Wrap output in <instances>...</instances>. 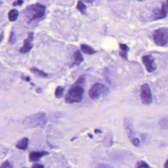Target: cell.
<instances>
[{
    "label": "cell",
    "instance_id": "obj_1",
    "mask_svg": "<svg viewBox=\"0 0 168 168\" xmlns=\"http://www.w3.org/2000/svg\"><path fill=\"white\" fill-rule=\"evenodd\" d=\"M85 80L84 76H81L70 88L65 97L67 103H78L82 101L84 93V85Z\"/></svg>",
    "mask_w": 168,
    "mask_h": 168
},
{
    "label": "cell",
    "instance_id": "obj_26",
    "mask_svg": "<svg viewBox=\"0 0 168 168\" xmlns=\"http://www.w3.org/2000/svg\"><path fill=\"white\" fill-rule=\"evenodd\" d=\"M22 78H23V79L25 80V81H28V82H29L30 81L31 78L29 76H22Z\"/></svg>",
    "mask_w": 168,
    "mask_h": 168
},
{
    "label": "cell",
    "instance_id": "obj_24",
    "mask_svg": "<svg viewBox=\"0 0 168 168\" xmlns=\"http://www.w3.org/2000/svg\"><path fill=\"white\" fill-rule=\"evenodd\" d=\"M119 55L123 59L127 60V52L121 51L119 52Z\"/></svg>",
    "mask_w": 168,
    "mask_h": 168
},
{
    "label": "cell",
    "instance_id": "obj_25",
    "mask_svg": "<svg viewBox=\"0 0 168 168\" xmlns=\"http://www.w3.org/2000/svg\"><path fill=\"white\" fill-rule=\"evenodd\" d=\"M44 166L42 164H34L32 166V168H44Z\"/></svg>",
    "mask_w": 168,
    "mask_h": 168
},
{
    "label": "cell",
    "instance_id": "obj_11",
    "mask_svg": "<svg viewBox=\"0 0 168 168\" xmlns=\"http://www.w3.org/2000/svg\"><path fill=\"white\" fill-rule=\"evenodd\" d=\"M29 139L27 138H23L17 142L16 147L20 150H26L28 147Z\"/></svg>",
    "mask_w": 168,
    "mask_h": 168
},
{
    "label": "cell",
    "instance_id": "obj_7",
    "mask_svg": "<svg viewBox=\"0 0 168 168\" xmlns=\"http://www.w3.org/2000/svg\"><path fill=\"white\" fill-rule=\"evenodd\" d=\"M142 61L147 72L152 73L156 70V67L155 65L153 57L151 55H147L143 56Z\"/></svg>",
    "mask_w": 168,
    "mask_h": 168
},
{
    "label": "cell",
    "instance_id": "obj_18",
    "mask_svg": "<svg viewBox=\"0 0 168 168\" xmlns=\"http://www.w3.org/2000/svg\"><path fill=\"white\" fill-rule=\"evenodd\" d=\"M136 168H150V166L147 164V163L145 162V161H141L136 164Z\"/></svg>",
    "mask_w": 168,
    "mask_h": 168
},
{
    "label": "cell",
    "instance_id": "obj_28",
    "mask_svg": "<svg viewBox=\"0 0 168 168\" xmlns=\"http://www.w3.org/2000/svg\"><path fill=\"white\" fill-rule=\"evenodd\" d=\"M36 92L38 93H40L42 92V89L40 88H38L36 89Z\"/></svg>",
    "mask_w": 168,
    "mask_h": 168
},
{
    "label": "cell",
    "instance_id": "obj_17",
    "mask_svg": "<svg viewBox=\"0 0 168 168\" xmlns=\"http://www.w3.org/2000/svg\"><path fill=\"white\" fill-rule=\"evenodd\" d=\"M76 8L82 14H85L86 12V6H85V4L82 3V1L80 0L78 1Z\"/></svg>",
    "mask_w": 168,
    "mask_h": 168
},
{
    "label": "cell",
    "instance_id": "obj_9",
    "mask_svg": "<svg viewBox=\"0 0 168 168\" xmlns=\"http://www.w3.org/2000/svg\"><path fill=\"white\" fill-rule=\"evenodd\" d=\"M168 14V1L162 4L161 10H157L154 12V20H158L164 18L167 16Z\"/></svg>",
    "mask_w": 168,
    "mask_h": 168
},
{
    "label": "cell",
    "instance_id": "obj_31",
    "mask_svg": "<svg viewBox=\"0 0 168 168\" xmlns=\"http://www.w3.org/2000/svg\"><path fill=\"white\" fill-rule=\"evenodd\" d=\"M85 1L87 3H91L92 2V0H85Z\"/></svg>",
    "mask_w": 168,
    "mask_h": 168
},
{
    "label": "cell",
    "instance_id": "obj_8",
    "mask_svg": "<svg viewBox=\"0 0 168 168\" xmlns=\"http://www.w3.org/2000/svg\"><path fill=\"white\" fill-rule=\"evenodd\" d=\"M33 40L34 33L30 32L28 34L27 38L24 40L23 46L20 48L19 52L22 54H25L30 51L33 48L32 43Z\"/></svg>",
    "mask_w": 168,
    "mask_h": 168
},
{
    "label": "cell",
    "instance_id": "obj_12",
    "mask_svg": "<svg viewBox=\"0 0 168 168\" xmlns=\"http://www.w3.org/2000/svg\"><path fill=\"white\" fill-rule=\"evenodd\" d=\"M81 50L84 53L87 54L92 55L96 53V51L93 49L91 46L85 44L81 45Z\"/></svg>",
    "mask_w": 168,
    "mask_h": 168
},
{
    "label": "cell",
    "instance_id": "obj_16",
    "mask_svg": "<svg viewBox=\"0 0 168 168\" xmlns=\"http://www.w3.org/2000/svg\"><path fill=\"white\" fill-rule=\"evenodd\" d=\"M64 91V88L63 86H58L55 91V96L58 99L62 98L63 96Z\"/></svg>",
    "mask_w": 168,
    "mask_h": 168
},
{
    "label": "cell",
    "instance_id": "obj_4",
    "mask_svg": "<svg viewBox=\"0 0 168 168\" xmlns=\"http://www.w3.org/2000/svg\"><path fill=\"white\" fill-rule=\"evenodd\" d=\"M154 41L159 46H165L168 42V30L167 28H162L155 31L153 34Z\"/></svg>",
    "mask_w": 168,
    "mask_h": 168
},
{
    "label": "cell",
    "instance_id": "obj_3",
    "mask_svg": "<svg viewBox=\"0 0 168 168\" xmlns=\"http://www.w3.org/2000/svg\"><path fill=\"white\" fill-rule=\"evenodd\" d=\"M109 92V89L106 86L102 84L97 83L92 86L89 91L90 98L93 100L99 99L102 96H106Z\"/></svg>",
    "mask_w": 168,
    "mask_h": 168
},
{
    "label": "cell",
    "instance_id": "obj_10",
    "mask_svg": "<svg viewBox=\"0 0 168 168\" xmlns=\"http://www.w3.org/2000/svg\"><path fill=\"white\" fill-rule=\"evenodd\" d=\"M49 152L45 151H34L29 153V159L30 162H36L39 161L40 158L49 155Z\"/></svg>",
    "mask_w": 168,
    "mask_h": 168
},
{
    "label": "cell",
    "instance_id": "obj_32",
    "mask_svg": "<svg viewBox=\"0 0 168 168\" xmlns=\"http://www.w3.org/2000/svg\"><path fill=\"white\" fill-rule=\"evenodd\" d=\"M88 136H89V137L91 138V139H92V138H93V136H92V135H91V134H88Z\"/></svg>",
    "mask_w": 168,
    "mask_h": 168
},
{
    "label": "cell",
    "instance_id": "obj_27",
    "mask_svg": "<svg viewBox=\"0 0 168 168\" xmlns=\"http://www.w3.org/2000/svg\"><path fill=\"white\" fill-rule=\"evenodd\" d=\"M4 33L2 32L1 34H0V43H1L2 40L4 39Z\"/></svg>",
    "mask_w": 168,
    "mask_h": 168
},
{
    "label": "cell",
    "instance_id": "obj_29",
    "mask_svg": "<svg viewBox=\"0 0 168 168\" xmlns=\"http://www.w3.org/2000/svg\"><path fill=\"white\" fill-rule=\"evenodd\" d=\"M94 132H95V133H102V131L101 130L98 129L95 130Z\"/></svg>",
    "mask_w": 168,
    "mask_h": 168
},
{
    "label": "cell",
    "instance_id": "obj_33",
    "mask_svg": "<svg viewBox=\"0 0 168 168\" xmlns=\"http://www.w3.org/2000/svg\"><path fill=\"white\" fill-rule=\"evenodd\" d=\"M77 137H75V138H73V139H71V141H73V140H74V139H77Z\"/></svg>",
    "mask_w": 168,
    "mask_h": 168
},
{
    "label": "cell",
    "instance_id": "obj_23",
    "mask_svg": "<svg viewBox=\"0 0 168 168\" xmlns=\"http://www.w3.org/2000/svg\"><path fill=\"white\" fill-rule=\"evenodd\" d=\"M23 3H24L23 0H17L16 1L13 2L12 5L13 6H15H15H21V5L23 4Z\"/></svg>",
    "mask_w": 168,
    "mask_h": 168
},
{
    "label": "cell",
    "instance_id": "obj_5",
    "mask_svg": "<svg viewBox=\"0 0 168 168\" xmlns=\"http://www.w3.org/2000/svg\"><path fill=\"white\" fill-rule=\"evenodd\" d=\"M29 10L30 12H33L30 19V22L33 20L40 19L45 16V7L40 4L37 3L33 4L29 7Z\"/></svg>",
    "mask_w": 168,
    "mask_h": 168
},
{
    "label": "cell",
    "instance_id": "obj_20",
    "mask_svg": "<svg viewBox=\"0 0 168 168\" xmlns=\"http://www.w3.org/2000/svg\"><path fill=\"white\" fill-rule=\"evenodd\" d=\"M15 33L13 32H11L10 38H9V43L13 44L15 43Z\"/></svg>",
    "mask_w": 168,
    "mask_h": 168
},
{
    "label": "cell",
    "instance_id": "obj_2",
    "mask_svg": "<svg viewBox=\"0 0 168 168\" xmlns=\"http://www.w3.org/2000/svg\"><path fill=\"white\" fill-rule=\"evenodd\" d=\"M46 122V114L44 112H39L27 117L23 123L28 128H33L43 127Z\"/></svg>",
    "mask_w": 168,
    "mask_h": 168
},
{
    "label": "cell",
    "instance_id": "obj_30",
    "mask_svg": "<svg viewBox=\"0 0 168 168\" xmlns=\"http://www.w3.org/2000/svg\"><path fill=\"white\" fill-rule=\"evenodd\" d=\"M168 161L167 160L166 161V162L165 164V166H164V167L165 168H168Z\"/></svg>",
    "mask_w": 168,
    "mask_h": 168
},
{
    "label": "cell",
    "instance_id": "obj_6",
    "mask_svg": "<svg viewBox=\"0 0 168 168\" xmlns=\"http://www.w3.org/2000/svg\"><path fill=\"white\" fill-rule=\"evenodd\" d=\"M141 98L142 103L145 105H149L152 102L151 89L147 84H144L141 86Z\"/></svg>",
    "mask_w": 168,
    "mask_h": 168
},
{
    "label": "cell",
    "instance_id": "obj_19",
    "mask_svg": "<svg viewBox=\"0 0 168 168\" xmlns=\"http://www.w3.org/2000/svg\"><path fill=\"white\" fill-rule=\"evenodd\" d=\"M119 47L121 49V51H123L128 52V51H129V48L125 44L123 43H119Z\"/></svg>",
    "mask_w": 168,
    "mask_h": 168
},
{
    "label": "cell",
    "instance_id": "obj_34",
    "mask_svg": "<svg viewBox=\"0 0 168 168\" xmlns=\"http://www.w3.org/2000/svg\"><path fill=\"white\" fill-rule=\"evenodd\" d=\"M139 1H145V0H139Z\"/></svg>",
    "mask_w": 168,
    "mask_h": 168
},
{
    "label": "cell",
    "instance_id": "obj_21",
    "mask_svg": "<svg viewBox=\"0 0 168 168\" xmlns=\"http://www.w3.org/2000/svg\"><path fill=\"white\" fill-rule=\"evenodd\" d=\"M1 168H12L13 166L12 165V164H10V162L8 161H6L3 163L1 166Z\"/></svg>",
    "mask_w": 168,
    "mask_h": 168
},
{
    "label": "cell",
    "instance_id": "obj_14",
    "mask_svg": "<svg viewBox=\"0 0 168 168\" xmlns=\"http://www.w3.org/2000/svg\"><path fill=\"white\" fill-rule=\"evenodd\" d=\"M30 72L34 75H37V76L43 77V78H46L48 76V73H45L43 70H40V69H37V67H34L31 68Z\"/></svg>",
    "mask_w": 168,
    "mask_h": 168
},
{
    "label": "cell",
    "instance_id": "obj_15",
    "mask_svg": "<svg viewBox=\"0 0 168 168\" xmlns=\"http://www.w3.org/2000/svg\"><path fill=\"white\" fill-rule=\"evenodd\" d=\"M74 58L75 62L73 65H79L84 61V57L79 51H77L75 53Z\"/></svg>",
    "mask_w": 168,
    "mask_h": 168
},
{
    "label": "cell",
    "instance_id": "obj_22",
    "mask_svg": "<svg viewBox=\"0 0 168 168\" xmlns=\"http://www.w3.org/2000/svg\"><path fill=\"white\" fill-rule=\"evenodd\" d=\"M132 143L135 147H139L140 145V142L138 138H134L132 140Z\"/></svg>",
    "mask_w": 168,
    "mask_h": 168
},
{
    "label": "cell",
    "instance_id": "obj_13",
    "mask_svg": "<svg viewBox=\"0 0 168 168\" xmlns=\"http://www.w3.org/2000/svg\"><path fill=\"white\" fill-rule=\"evenodd\" d=\"M18 16V12L16 9H12L8 13V18L10 22H15L17 19Z\"/></svg>",
    "mask_w": 168,
    "mask_h": 168
}]
</instances>
